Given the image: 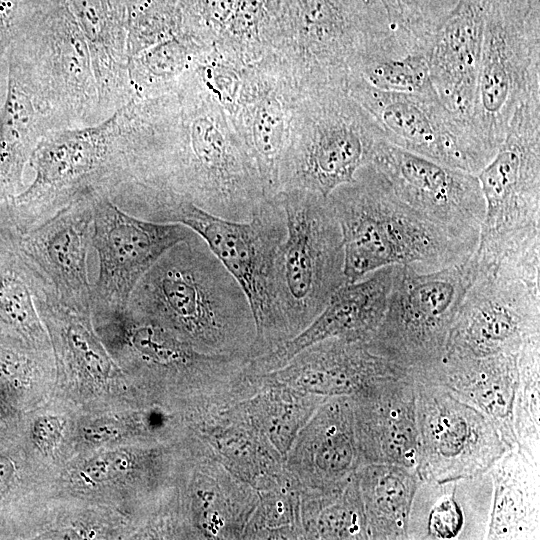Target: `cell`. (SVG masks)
Wrapping results in <instances>:
<instances>
[{
	"instance_id": "obj_35",
	"label": "cell",
	"mask_w": 540,
	"mask_h": 540,
	"mask_svg": "<svg viewBox=\"0 0 540 540\" xmlns=\"http://www.w3.org/2000/svg\"><path fill=\"white\" fill-rule=\"evenodd\" d=\"M212 48L180 35L131 57L128 72L133 98H152L166 93L202 63Z\"/></svg>"
},
{
	"instance_id": "obj_30",
	"label": "cell",
	"mask_w": 540,
	"mask_h": 540,
	"mask_svg": "<svg viewBox=\"0 0 540 540\" xmlns=\"http://www.w3.org/2000/svg\"><path fill=\"white\" fill-rule=\"evenodd\" d=\"M193 430L228 471L256 490L284 471L285 457L251 423L238 401L206 413Z\"/></svg>"
},
{
	"instance_id": "obj_37",
	"label": "cell",
	"mask_w": 540,
	"mask_h": 540,
	"mask_svg": "<svg viewBox=\"0 0 540 540\" xmlns=\"http://www.w3.org/2000/svg\"><path fill=\"white\" fill-rule=\"evenodd\" d=\"M518 368L513 405L516 449L540 464V339L527 343L521 349Z\"/></svg>"
},
{
	"instance_id": "obj_25",
	"label": "cell",
	"mask_w": 540,
	"mask_h": 540,
	"mask_svg": "<svg viewBox=\"0 0 540 540\" xmlns=\"http://www.w3.org/2000/svg\"><path fill=\"white\" fill-rule=\"evenodd\" d=\"M519 353L487 357L444 354L436 363L411 375L441 386L483 413L508 448H516L513 405L519 377Z\"/></svg>"
},
{
	"instance_id": "obj_33",
	"label": "cell",
	"mask_w": 540,
	"mask_h": 540,
	"mask_svg": "<svg viewBox=\"0 0 540 540\" xmlns=\"http://www.w3.org/2000/svg\"><path fill=\"white\" fill-rule=\"evenodd\" d=\"M257 375L262 380L261 387L238 404L251 423L285 457L300 430L327 397Z\"/></svg>"
},
{
	"instance_id": "obj_15",
	"label": "cell",
	"mask_w": 540,
	"mask_h": 540,
	"mask_svg": "<svg viewBox=\"0 0 540 540\" xmlns=\"http://www.w3.org/2000/svg\"><path fill=\"white\" fill-rule=\"evenodd\" d=\"M414 378V377H413ZM420 480L445 482L487 473L510 449L491 421L441 386L415 380Z\"/></svg>"
},
{
	"instance_id": "obj_26",
	"label": "cell",
	"mask_w": 540,
	"mask_h": 540,
	"mask_svg": "<svg viewBox=\"0 0 540 540\" xmlns=\"http://www.w3.org/2000/svg\"><path fill=\"white\" fill-rule=\"evenodd\" d=\"M186 491L188 536L242 539L258 501V491L228 471L197 436Z\"/></svg>"
},
{
	"instance_id": "obj_39",
	"label": "cell",
	"mask_w": 540,
	"mask_h": 540,
	"mask_svg": "<svg viewBox=\"0 0 540 540\" xmlns=\"http://www.w3.org/2000/svg\"><path fill=\"white\" fill-rule=\"evenodd\" d=\"M182 35L177 0H131L127 18V53H138Z\"/></svg>"
},
{
	"instance_id": "obj_4",
	"label": "cell",
	"mask_w": 540,
	"mask_h": 540,
	"mask_svg": "<svg viewBox=\"0 0 540 540\" xmlns=\"http://www.w3.org/2000/svg\"><path fill=\"white\" fill-rule=\"evenodd\" d=\"M268 47L299 95L346 89L365 57L406 53L380 0H281Z\"/></svg>"
},
{
	"instance_id": "obj_13",
	"label": "cell",
	"mask_w": 540,
	"mask_h": 540,
	"mask_svg": "<svg viewBox=\"0 0 540 540\" xmlns=\"http://www.w3.org/2000/svg\"><path fill=\"white\" fill-rule=\"evenodd\" d=\"M346 90L399 148L473 174L490 161L468 123L445 107L436 92L384 91L356 74L348 77Z\"/></svg>"
},
{
	"instance_id": "obj_27",
	"label": "cell",
	"mask_w": 540,
	"mask_h": 540,
	"mask_svg": "<svg viewBox=\"0 0 540 540\" xmlns=\"http://www.w3.org/2000/svg\"><path fill=\"white\" fill-rule=\"evenodd\" d=\"M492 502L489 472L445 482L419 481L409 540L486 539Z\"/></svg>"
},
{
	"instance_id": "obj_45",
	"label": "cell",
	"mask_w": 540,
	"mask_h": 540,
	"mask_svg": "<svg viewBox=\"0 0 540 540\" xmlns=\"http://www.w3.org/2000/svg\"><path fill=\"white\" fill-rule=\"evenodd\" d=\"M12 473L11 464L4 460H0V490L6 485L10 475Z\"/></svg>"
},
{
	"instance_id": "obj_48",
	"label": "cell",
	"mask_w": 540,
	"mask_h": 540,
	"mask_svg": "<svg viewBox=\"0 0 540 540\" xmlns=\"http://www.w3.org/2000/svg\"><path fill=\"white\" fill-rule=\"evenodd\" d=\"M256 1L262 3L271 11L277 13L281 0H256Z\"/></svg>"
},
{
	"instance_id": "obj_19",
	"label": "cell",
	"mask_w": 540,
	"mask_h": 540,
	"mask_svg": "<svg viewBox=\"0 0 540 540\" xmlns=\"http://www.w3.org/2000/svg\"><path fill=\"white\" fill-rule=\"evenodd\" d=\"M92 205L93 201L72 204L17 239L24 262L58 302L84 314L90 310L87 253L92 237Z\"/></svg>"
},
{
	"instance_id": "obj_3",
	"label": "cell",
	"mask_w": 540,
	"mask_h": 540,
	"mask_svg": "<svg viewBox=\"0 0 540 540\" xmlns=\"http://www.w3.org/2000/svg\"><path fill=\"white\" fill-rule=\"evenodd\" d=\"M123 207L145 220L183 224L204 239L248 299L256 329L248 360L271 352L289 339L277 288L286 216L275 195L265 197L252 217L243 222L214 216L171 191L145 185L132 190Z\"/></svg>"
},
{
	"instance_id": "obj_29",
	"label": "cell",
	"mask_w": 540,
	"mask_h": 540,
	"mask_svg": "<svg viewBox=\"0 0 540 540\" xmlns=\"http://www.w3.org/2000/svg\"><path fill=\"white\" fill-rule=\"evenodd\" d=\"M66 3L88 46L105 120L133 99L128 72V12L114 0Z\"/></svg>"
},
{
	"instance_id": "obj_1",
	"label": "cell",
	"mask_w": 540,
	"mask_h": 540,
	"mask_svg": "<svg viewBox=\"0 0 540 540\" xmlns=\"http://www.w3.org/2000/svg\"><path fill=\"white\" fill-rule=\"evenodd\" d=\"M136 148V180L200 209L248 221L265 198L257 166L197 67L169 91L123 107Z\"/></svg>"
},
{
	"instance_id": "obj_49",
	"label": "cell",
	"mask_w": 540,
	"mask_h": 540,
	"mask_svg": "<svg viewBox=\"0 0 540 540\" xmlns=\"http://www.w3.org/2000/svg\"><path fill=\"white\" fill-rule=\"evenodd\" d=\"M118 5L126 7L128 9V5L131 0H114Z\"/></svg>"
},
{
	"instance_id": "obj_23",
	"label": "cell",
	"mask_w": 540,
	"mask_h": 540,
	"mask_svg": "<svg viewBox=\"0 0 540 540\" xmlns=\"http://www.w3.org/2000/svg\"><path fill=\"white\" fill-rule=\"evenodd\" d=\"M409 370L372 353L364 342L330 338L294 355L282 367L263 373L270 380L323 397H352L377 380Z\"/></svg>"
},
{
	"instance_id": "obj_18",
	"label": "cell",
	"mask_w": 540,
	"mask_h": 540,
	"mask_svg": "<svg viewBox=\"0 0 540 540\" xmlns=\"http://www.w3.org/2000/svg\"><path fill=\"white\" fill-rule=\"evenodd\" d=\"M298 97L281 64L268 53L243 67L236 97L226 111L257 166L265 197L278 192Z\"/></svg>"
},
{
	"instance_id": "obj_2",
	"label": "cell",
	"mask_w": 540,
	"mask_h": 540,
	"mask_svg": "<svg viewBox=\"0 0 540 540\" xmlns=\"http://www.w3.org/2000/svg\"><path fill=\"white\" fill-rule=\"evenodd\" d=\"M127 308L202 353L250 357L256 329L248 299L196 232L142 276Z\"/></svg>"
},
{
	"instance_id": "obj_20",
	"label": "cell",
	"mask_w": 540,
	"mask_h": 540,
	"mask_svg": "<svg viewBox=\"0 0 540 540\" xmlns=\"http://www.w3.org/2000/svg\"><path fill=\"white\" fill-rule=\"evenodd\" d=\"M349 398L361 464H394L415 470L419 432L411 373L377 380Z\"/></svg>"
},
{
	"instance_id": "obj_38",
	"label": "cell",
	"mask_w": 540,
	"mask_h": 540,
	"mask_svg": "<svg viewBox=\"0 0 540 540\" xmlns=\"http://www.w3.org/2000/svg\"><path fill=\"white\" fill-rule=\"evenodd\" d=\"M352 74L384 91L436 92L430 80L426 55L422 53L368 56L358 63Z\"/></svg>"
},
{
	"instance_id": "obj_24",
	"label": "cell",
	"mask_w": 540,
	"mask_h": 540,
	"mask_svg": "<svg viewBox=\"0 0 540 540\" xmlns=\"http://www.w3.org/2000/svg\"><path fill=\"white\" fill-rule=\"evenodd\" d=\"M485 0H458L436 25L426 59L430 80L445 107L469 125L479 71Z\"/></svg>"
},
{
	"instance_id": "obj_46",
	"label": "cell",
	"mask_w": 540,
	"mask_h": 540,
	"mask_svg": "<svg viewBox=\"0 0 540 540\" xmlns=\"http://www.w3.org/2000/svg\"><path fill=\"white\" fill-rule=\"evenodd\" d=\"M509 1L526 10H540V0H509Z\"/></svg>"
},
{
	"instance_id": "obj_21",
	"label": "cell",
	"mask_w": 540,
	"mask_h": 540,
	"mask_svg": "<svg viewBox=\"0 0 540 540\" xmlns=\"http://www.w3.org/2000/svg\"><path fill=\"white\" fill-rule=\"evenodd\" d=\"M394 270L395 265L383 267L339 287L302 332L271 352L248 360L247 372L263 374L276 370L304 348L326 339L368 341L385 315Z\"/></svg>"
},
{
	"instance_id": "obj_9",
	"label": "cell",
	"mask_w": 540,
	"mask_h": 540,
	"mask_svg": "<svg viewBox=\"0 0 540 540\" xmlns=\"http://www.w3.org/2000/svg\"><path fill=\"white\" fill-rule=\"evenodd\" d=\"M9 52L29 71L58 129L104 120L89 49L66 0H26Z\"/></svg>"
},
{
	"instance_id": "obj_14",
	"label": "cell",
	"mask_w": 540,
	"mask_h": 540,
	"mask_svg": "<svg viewBox=\"0 0 540 540\" xmlns=\"http://www.w3.org/2000/svg\"><path fill=\"white\" fill-rule=\"evenodd\" d=\"M540 339V282L519 271L481 272L449 332L445 354L487 357L519 353Z\"/></svg>"
},
{
	"instance_id": "obj_36",
	"label": "cell",
	"mask_w": 540,
	"mask_h": 540,
	"mask_svg": "<svg viewBox=\"0 0 540 540\" xmlns=\"http://www.w3.org/2000/svg\"><path fill=\"white\" fill-rule=\"evenodd\" d=\"M258 501L242 539H305L301 518V485L285 469L257 490Z\"/></svg>"
},
{
	"instance_id": "obj_41",
	"label": "cell",
	"mask_w": 540,
	"mask_h": 540,
	"mask_svg": "<svg viewBox=\"0 0 540 540\" xmlns=\"http://www.w3.org/2000/svg\"><path fill=\"white\" fill-rule=\"evenodd\" d=\"M132 464L133 460L128 454L126 456L120 453L106 454L88 463L82 475L86 482L97 484L129 470Z\"/></svg>"
},
{
	"instance_id": "obj_34",
	"label": "cell",
	"mask_w": 540,
	"mask_h": 540,
	"mask_svg": "<svg viewBox=\"0 0 540 540\" xmlns=\"http://www.w3.org/2000/svg\"><path fill=\"white\" fill-rule=\"evenodd\" d=\"M301 518L305 539H368L356 474L338 490L319 492L301 487Z\"/></svg>"
},
{
	"instance_id": "obj_11",
	"label": "cell",
	"mask_w": 540,
	"mask_h": 540,
	"mask_svg": "<svg viewBox=\"0 0 540 540\" xmlns=\"http://www.w3.org/2000/svg\"><path fill=\"white\" fill-rule=\"evenodd\" d=\"M478 274L473 253L433 271L395 265L385 315L365 345L410 373L436 363L445 354L458 310Z\"/></svg>"
},
{
	"instance_id": "obj_10",
	"label": "cell",
	"mask_w": 540,
	"mask_h": 540,
	"mask_svg": "<svg viewBox=\"0 0 540 540\" xmlns=\"http://www.w3.org/2000/svg\"><path fill=\"white\" fill-rule=\"evenodd\" d=\"M540 97V10L485 0V21L469 127L494 157L515 111Z\"/></svg>"
},
{
	"instance_id": "obj_28",
	"label": "cell",
	"mask_w": 540,
	"mask_h": 540,
	"mask_svg": "<svg viewBox=\"0 0 540 540\" xmlns=\"http://www.w3.org/2000/svg\"><path fill=\"white\" fill-rule=\"evenodd\" d=\"M53 130L58 128L50 108L22 62L9 54L0 113V205L22 192L25 166L40 140Z\"/></svg>"
},
{
	"instance_id": "obj_43",
	"label": "cell",
	"mask_w": 540,
	"mask_h": 540,
	"mask_svg": "<svg viewBox=\"0 0 540 540\" xmlns=\"http://www.w3.org/2000/svg\"><path fill=\"white\" fill-rule=\"evenodd\" d=\"M63 422L57 416H41L33 424L32 438L42 451L51 450L59 441Z\"/></svg>"
},
{
	"instance_id": "obj_22",
	"label": "cell",
	"mask_w": 540,
	"mask_h": 540,
	"mask_svg": "<svg viewBox=\"0 0 540 540\" xmlns=\"http://www.w3.org/2000/svg\"><path fill=\"white\" fill-rule=\"evenodd\" d=\"M362 466L349 397L327 398L298 433L284 461L304 489L343 488Z\"/></svg>"
},
{
	"instance_id": "obj_17",
	"label": "cell",
	"mask_w": 540,
	"mask_h": 540,
	"mask_svg": "<svg viewBox=\"0 0 540 540\" xmlns=\"http://www.w3.org/2000/svg\"><path fill=\"white\" fill-rule=\"evenodd\" d=\"M372 165L401 201L476 249L485 214L476 174L414 154L387 140L380 145Z\"/></svg>"
},
{
	"instance_id": "obj_31",
	"label": "cell",
	"mask_w": 540,
	"mask_h": 540,
	"mask_svg": "<svg viewBox=\"0 0 540 540\" xmlns=\"http://www.w3.org/2000/svg\"><path fill=\"white\" fill-rule=\"evenodd\" d=\"M488 472L492 502L486 539H539L540 464L514 448Z\"/></svg>"
},
{
	"instance_id": "obj_8",
	"label": "cell",
	"mask_w": 540,
	"mask_h": 540,
	"mask_svg": "<svg viewBox=\"0 0 540 540\" xmlns=\"http://www.w3.org/2000/svg\"><path fill=\"white\" fill-rule=\"evenodd\" d=\"M385 140L375 119L345 88L299 95L280 164L278 191L298 189L328 197L372 164Z\"/></svg>"
},
{
	"instance_id": "obj_40",
	"label": "cell",
	"mask_w": 540,
	"mask_h": 540,
	"mask_svg": "<svg viewBox=\"0 0 540 540\" xmlns=\"http://www.w3.org/2000/svg\"><path fill=\"white\" fill-rule=\"evenodd\" d=\"M398 44L406 53L426 54L436 24L421 0H380Z\"/></svg>"
},
{
	"instance_id": "obj_12",
	"label": "cell",
	"mask_w": 540,
	"mask_h": 540,
	"mask_svg": "<svg viewBox=\"0 0 540 540\" xmlns=\"http://www.w3.org/2000/svg\"><path fill=\"white\" fill-rule=\"evenodd\" d=\"M274 195L286 216L277 288L290 339L302 332L322 312L332 294L346 284L344 246L328 197L298 189Z\"/></svg>"
},
{
	"instance_id": "obj_7",
	"label": "cell",
	"mask_w": 540,
	"mask_h": 540,
	"mask_svg": "<svg viewBox=\"0 0 540 540\" xmlns=\"http://www.w3.org/2000/svg\"><path fill=\"white\" fill-rule=\"evenodd\" d=\"M485 202L479 272L540 271V97L513 114L494 157L476 174Z\"/></svg>"
},
{
	"instance_id": "obj_5",
	"label": "cell",
	"mask_w": 540,
	"mask_h": 540,
	"mask_svg": "<svg viewBox=\"0 0 540 540\" xmlns=\"http://www.w3.org/2000/svg\"><path fill=\"white\" fill-rule=\"evenodd\" d=\"M328 199L342 233L346 283L394 265L438 270L475 251L401 201L372 164Z\"/></svg>"
},
{
	"instance_id": "obj_16",
	"label": "cell",
	"mask_w": 540,
	"mask_h": 540,
	"mask_svg": "<svg viewBox=\"0 0 540 540\" xmlns=\"http://www.w3.org/2000/svg\"><path fill=\"white\" fill-rule=\"evenodd\" d=\"M91 244L99 273L91 284L94 316L125 310L142 276L175 244L195 232L180 223H160L131 215L109 198L93 201Z\"/></svg>"
},
{
	"instance_id": "obj_47",
	"label": "cell",
	"mask_w": 540,
	"mask_h": 540,
	"mask_svg": "<svg viewBox=\"0 0 540 540\" xmlns=\"http://www.w3.org/2000/svg\"><path fill=\"white\" fill-rule=\"evenodd\" d=\"M7 77H8V74L0 76V113H1L2 106L5 100V96H6Z\"/></svg>"
},
{
	"instance_id": "obj_6",
	"label": "cell",
	"mask_w": 540,
	"mask_h": 540,
	"mask_svg": "<svg viewBox=\"0 0 540 540\" xmlns=\"http://www.w3.org/2000/svg\"><path fill=\"white\" fill-rule=\"evenodd\" d=\"M28 164L34 178L10 203L22 233L72 204L109 198L135 180V148L120 109L95 125L50 131Z\"/></svg>"
},
{
	"instance_id": "obj_42",
	"label": "cell",
	"mask_w": 540,
	"mask_h": 540,
	"mask_svg": "<svg viewBox=\"0 0 540 540\" xmlns=\"http://www.w3.org/2000/svg\"><path fill=\"white\" fill-rule=\"evenodd\" d=\"M25 0H0V75L8 74V55L12 31Z\"/></svg>"
},
{
	"instance_id": "obj_44",
	"label": "cell",
	"mask_w": 540,
	"mask_h": 540,
	"mask_svg": "<svg viewBox=\"0 0 540 540\" xmlns=\"http://www.w3.org/2000/svg\"><path fill=\"white\" fill-rule=\"evenodd\" d=\"M85 437L92 442L106 441L117 436L118 429L115 424L93 423L84 431Z\"/></svg>"
},
{
	"instance_id": "obj_32",
	"label": "cell",
	"mask_w": 540,
	"mask_h": 540,
	"mask_svg": "<svg viewBox=\"0 0 540 540\" xmlns=\"http://www.w3.org/2000/svg\"><path fill=\"white\" fill-rule=\"evenodd\" d=\"M355 474L368 539H408L410 511L420 481L416 471L394 464L373 463L362 465Z\"/></svg>"
}]
</instances>
